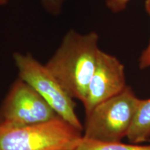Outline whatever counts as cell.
<instances>
[{"instance_id": "cell-1", "label": "cell", "mask_w": 150, "mask_h": 150, "mask_svg": "<svg viewBox=\"0 0 150 150\" xmlns=\"http://www.w3.org/2000/svg\"><path fill=\"white\" fill-rule=\"evenodd\" d=\"M95 31L81 34L70 30L45 65L72 99L85 102L100 52Z\"/></svg>"}, {"instance_id": "cell-2", "label": "cell", "mask_w": 150, "mask_h": 150, "mask_svg": "<svg viewBox=\"0 0 150 150\" xmlns=\"http://www.w3.org/2000/svg\"><path fill=\"white\" fill-rule=\"evenodd\" d=\"M82 138L83 131L60 117L24 126L0 122V150H74Z\"/></svg>"}, {"instance_id": "cell-3", "label": "cell", "mask_w": 150, "mask_h": 150, "mask_svg": "<svg viewBox=\"0 0 150 150\" xmlns=\"http://www.w3.org/2000/svg\"><path fill=\"white\" fill-rule=\"evenodd\" d=\"M140 98L127 86L121 93L97 105L86 115L83 138L104 142L127 138Z\"/></svg>"}, {"instance_id": "cell-4", "label": "cell", "mask_w": 150, "mask_h": 150, "mask_svg": "<svg viewBox=\"0 0 150 150\" xmlns=\"http://www.w3.org/2000/svg\"><path fill=\"white\" fill-rule=\"evenodd\" d=\"M13 59L20 78L37 92L58 115L79 130L82 125L75 110V102L45 65L31 54L15 53Z\"/></svg>"}, {"instance_id": "cell-5", "label": "cell", "mask_w": 150, "mask_h": 150, "mask_svg": "<svg viewBox=\"0 0 150 150\" xmlns=\"http://www.w3.org/2000/svg\"><path fill=\"white\" fill-rule=\"evenodd\" d=\"M0 122L6 125L24 126L59 116L31 86L18 77L0 106Z\"/></svg>"}, {"instance_id": "cell-6", "label": "cell", "mask_w": 150, "mask_h": 150, "mask_svg": "<svg viewBox=\"0 0 150 150\" xmlns=\"http://www.w3.org/2000/svg\"><path fill=\"white\" fill-rule=\"evenodd\" d=\"M127 86L125 66L121 61L100 50L83 103L86 115L100 103L121 93Z\"/></svg>"}, {"instance_id": "cell-7", "label": "cell", "mask_w": 150, "mask_h": 150, "mask_svg": "<svg viewBox=\"0 0 150 150\" xmlns=\"http://www.w3.org/2000/svg\"><path fill=\"white\" fill-rule=\"evenodd\" d=\"M127 138L134 144L142 143L150 138V98L140 99Z\"/></svg>"}, {"instance_id": "cell-8", "label": "cell", "mask_w": 150, "mask_h": 150, "mask_svg": "<svg viewBox=\"0 0 150 150\" xmlns=\"http://www.w3.org/2000/svg\"><path fill=\"white\" fill-rule=\"evenodd\" d=\"M74 150H150V145L126 144L122 142H104L82 138L77 147Z\"/></svg>"}, {"instance_id": "cell-9", "label": "cell", "mask_w": 150, "mask_h": 150, "mask_svg": "<svg viewBox=\"0 0 150 150\" xmlns=\"http://www.w3.org/2000/svg\"><path fill=\"white\" fill-rule=\"evenodd\" d=\"M145 9L150 18V0H145ZM138 67L140 70L150 67V38L147 47L142 50L138 59Z\"/></svg>"}, {"instance_id": "cell-10", "label": "cell", "mask_w": 150, "mask_h": 150, "mask_svg": "<svg viewBox=\"0 0 150 150\" xmlns=\"http://www.w3.org/2000/svg\"><path fill=\"white\" fill-rule=\"evenodd\" d=\"M131 0H106V7L112 13H120L125 10Z\"/></svg>"}, {"instance_id": "cell-11", "label": "cell", "mask_w": 150, "mask_h": 150, "mask_svg": "<svg viewBox=\"0 0 150 150\" xmlns=\"http://www.w3.org/2000/svg\"><path fill=\"white\" fill-rule=\"evenodd\" d=\"M65 0H42L43 6L52 14H59Z\"/></svg>"}, {"instance_id": "cell-12", "label": "cell", "mask_w": 150, "mask_h": 150, "mask_svg": "<svg viewBox=\"0 0 150 150\" xmlns=\"http://www.w3.org/2000/svg\"><path fill=\"white\" fill-rule=\"evenodd\" d=\"M8 0H0V6L5 5L7 3Z\"/></svg>"}, {"instance_id": "cell-13", "label": "cell", "mask_w": 150, "mask_h": 150, "mask_svg": "<svg viewBox=\"0 0 150 150\" xmlns=\"http://www.w3.org/2000/svg\"><path fill=\"white\" fill-rule=\"evenodd\" d=\"M0 121H1V117H0Z\"/></svg>"}]
</instances>
